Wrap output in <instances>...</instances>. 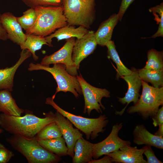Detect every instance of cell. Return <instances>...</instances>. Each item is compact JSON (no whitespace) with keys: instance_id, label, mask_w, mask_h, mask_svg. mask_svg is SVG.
<instances>
[{"instance_id":"52a82bcc","label":"cell","mask_w":163,"mask_h":163,"mask_svg":"<svg viewBox=\"0 0 163 163\" xmlns=\"http://www.w3.org/2000/svg\"><path fill=\"white\" fill-rule=\"evenodd\" d=\"M28 70H43L50 73L55 79L57 87L55 94L52 97L54 99L56 93L59 91L71 92L76 98L82 94L81 88L76 76L70 75L66 71L65 66L62 63L54 64L52 67L44 66L40 63H30Z\"/></svg>"},{"instance_id":"44dd1931","label":"cell","mask_w":163,"mask_h":163,"mask_svg":"<svg viewBox=\"0 0 163 163\" xmlns=\"http://www.w3.org/2000/svg\"><path fill=\"white\" fill-rule=\"evenodd\" d=\"M24 111L17 105L10 91L7 89L0 90V112L8 116L19 117Z\"/></svg>"},{"instance_id":"8d00e7d4","label":"cell","mask_w":163,"mask_h":163,"mask_svg":"<svg viewBox=\"0 0 163 163\" xmlns=\"http://www.w3.org/2000/svg\"><path fill=\"white\" fill-rule=\"evenodd\" d=\"M158 130L154 133V134L160 137H163V125L159 126Z\"/></svg>"},{"instance_id":"4316f807","label":"cell","mask_w":163,"mask_h":163,"mask_svg":"<svg viewBox=\"0 0 163 163\" xmlns=\"http://www.w3.org/2000/svg\"><path fill=\"white\" fill-rule=\"evenodd\" d=\"M62 137L60 129L55 122L43 127L35 136L37 140H47Z\"/></svg>"},{"instance_id":"7402d4cb","label":"cell","mask_w":163,"mask_h":163,"mask_svg":"<svg viewBox=\"0 0 163 163\" xmlns=\"http://www.w3.org/2000/svg\"><path fill=\"white\" fill-rule=\"evenodd\" d=\"M105 46L107 48L108 58L111 59L117 66L116 79L119 80L122 76L130 75L132 71L131 69L127 68L122 62L116 50L114 41L112 40L110 41Z\"/></svg>"},{"instance_id":"ffe728a7","label":"cell","mask_w":163,"mask_h":163,"mask_svg":"<svg viewBox=\"0 0 163 163\" xmlns=\"http://www.w3.org/2000/svg\"><path fill=\"white\" fill-rule=\"evenodd\" d=\"M94 145L83 138L78 139L75 145L72 162L89 163L93 160Z\"/></svg>"},{"instance_id":"5bb4252c","label":"cell","mask_w":163,"mask_h":163,"mask_svg":"<svg viewBox=\"0 0 163 163\" xmlns=\"http://www.w3.org/2000/svg\"><path fill=\"white\" fill-rule=\"evenodd\" d=\"M145 145L140 149L136 147L127 145L119 150L106 155L110 156L112 162L116 163H146L143 158V152L146 149Z\"/></svg>"},{"instance_id":"ba28073f","label":"cell","mask_w":163,"mask_h":163,"mask_svg":"<svg viewBox=\"0 0 163 163\" xmlns=\"http://www.w3.org/2000/svg\"><path fill=\"white\" fill-rule=\"evenodd\" d=\"M81 88L85 101L83 113L89 115L91 111L95 110L98 113H102V109L105 107L101 102L104 97H110V92L107 89L94 87L88 83L80 73L76 76Z\"/></svg>"},{"instance_id":"d4e9b609","label":"cell","mask_w":163,"mask_h":163,"mask_svg":"<svg viewBox=\"0 0 163 163\" xmlns=\"http://www.w3.org/2000/svg\"><path fill=\"white\" fill-rule=\"evenodd\" d=\"M137 70L139 77L142 81L150 83L155 88L163 87V70H156L143 68Z\"/></svg>"},{"instance_id":"7c38bea8","label":"cell","mask_w":163,"mask_h":163,"mask_svg":"<svg viewBox=\"0 0 163 163\" xmlns=\"http://www.w3.org/2000/svg\"><path fill=\"white\" fill-rule=\"evenodd\" d=\"M132 73L129 75L122 76L127 83L128 89L123 97H117L118 101L123 105L126 104V106L120 111H116L115 114L122 116L129 104L133 102L135 104L139 100L140 95V90L142 85V80L139 76L137 69L134 67L131 68Z\"/></svg>"},{"instance_id":"d6a6232c","label":"cell","mask_w":163,"mask_h":163,"mask_svg":"<svg viewBox=\"0 0 163 163\" xmlns=\"http://www.w3.org/2000/svg\"><path fill=\"white\" fill-rule=\"evenodd\" d=\"M134 0H121L119 10L117 13L119 17V21H121L123 16L126 10Z\"/></svg>"},{"instance_id":"4fadbf2b","label":"cell","mask_w":163,"mask_h":163,"mask_svg":"<svg viewBox=\"0 0 163 163\" xmlns=\"http://www.w3.org/2000/svg\"><path fill=\"white\" fill-rule=\"evenodd\" d=\"M53 117L67 145V155L72 158L75 143L78 139L83 138V135L79 129L73 127L72 123L68 119L58 112L53 113Z\"/></svg>"},{"instance_id":"d590c367","label":"cell","mask_w":163,"mask_h":163,"mask_svg":"<svg viewBox=\"0 0 163 163\" xmlns=\"http://www.w3.org/2000/svg\"><path fill=\"white\" fill-rule=\"evenodd\" d=\"M1 14H0V40L5 41L8 39V38L7 34L3 28L1 21Z\"/></svg>"},{"instance_id":"e575fe53","label":"cell","mask_w":163,"mask_h":163,"mask_svg":"<svg viewBox=\"0 0 163 163\" xmlns=\"http://www.w3.org/2000/svg\"><path fill=\"white\" fill-rule=\"evenodd\" d=\"M113 163L111 157L108 155H105L103 158L99 159H93L89 163Z\"/></svg>"},{"instance_id":"484cf974","label":"cell","mask_w":163,"mask_h":163,"mask_svg":"<svg viewBox=\"0 0 163 163\" xmlns=\"http://www.w3.org/2000/svg\"><path fill=\"white\" fill-rule=\"evenodd\" d=\"M147 61L144 68L156 70H163V52L154 49L147 53Z\"/></svg>"},{"instance_id":"83f0119b","label":"cell","mask_w":163,"mask_h":163,"mask_svg":"<svg viewBox=\"0 0 163 163\" xmlns=\"http://www.w3.org/2000/svg\"><path fill=\"white\" fill-rule=\"evenodd\" d=\"M37 17L36 12L34 8H30L23 12L22 16L16 18L22 28L26 31L34 25Z\"/></svg>"},{"instance_id":"f546056e","label":"cell","mask_w":163,"mask_h":163,"mask_svg":"<svg viewBox=\"0 0 163 163\" xmlns=\"http://www.w3.org/2000/svg\"><path fill=\"white\" fill-rule=\"evenodd\" d=\"M27 7L34 8L38 6H60L63 0H21Z\"/></svg>"},{"instance_id":"836d02e7","label":"cell","mask_w":163,"mask_h":163,"mask_svg":"<svg viewBox=\"0 0 163 163\" xmlns=\"http://www.w3.org/2000/svg\"><path fill=\"white\" fill-rule=\"evenodd\" d=\"M152 119L153 120V124L155 127L163 125V106L159 108Z\"/></svg>"},{"instance_id":"d6986e66","label":"cell","mask_w":163,"mask_h":163,"mask_svg":"<svg viewBox=\"0 0 163 163\" xmlns=\"http://www.w3.org/2000/svg\"><path fill=\"white\" fill-rule=\"evenodd\" d=\"M88 31V29L83 26H79L76 28L75 26L67 24L45 37L49 46L53 47L52 39L54 38H56L58 41L71 37H76L78 39L82 37Z\"/></svg>"},{"instance_id":"9a60e30c","label":"cell","mask_w":163,"mask_h":163,"mask_svg":"<svg viewBox=\"0 0 163 163\" xmlns=\"http://www.w3.org/2000/svg\"><path fill=\"white\" fill-rule=\"evenodd\" d=\"M16 17L11 13L6 12L1 14L0 20L7 34L8 39L20 46L25 41L26 35L23 32Z\"/></svg>"},{"instance_id":"8992f818","label":"cell","mask_w":163,"mask_h":163,"mask_svg":"<svg viewBox=\"0 0 163 163\" xmlns=\"http://www.w3.org/2000/svg\"><path fill=\"white\" fill-rule=\"evenodd\" d=\"M51 97H47L46 104L51 106L57 111L68 119L76 127L84 133L86 139L94 140L103 133L109 122L105 115H101L97 118H89L77 116L64 110L54 101Z\"/></svg>"},{"instance_id":"30bf717a","label":"cell","mask_w":163,"mask_h":163,"mask_svg":"<svg viewBox=\"0 0 163 163\" xmlns=\"http://www.w3.org/2000/svg\"><path fill=\"white\" fill-rule=\"evenodd\" d=\"M123 127V123H117L112 126L111 132L108 136L101 142L94 144L93 158L98 159L104 155L119 150L126 145H131L129 140L121 139L118 136L119 132Z\"/></svg>"},{"instance_id":"f1b7e54d","label":"cell","mask_w":163,"mask_h":163,"mask_svg":"<svg viewBox=\"0 0 163 163\" xmlns=\"http://www.w3.org/2000/svg\"><path fill=\"white\" fill-rule=\"evenodd\" d=\"M150 12L152 13L155 17L154 20L158 24V28L157 32L152 36L151 38L163 37V3L151 8L149 9Z\"/></svg>"},{"instance_id":"ac0fdd59","label":"cell","mask_w":163,"mask_h":163,"mask_svg":"<svg viewBox=\"0 0 163 163\" xmlns=\"http://www.w3.org/2000/svg\"><path fill=\"white\" fill-rule=\"evenodd\" d=\"M119 21L117 14H114L101 23L96 31L94 33L98 45L104 46L111 40L113 29Z\"/></svg>"},{"instance_id":"6da1fadb","label":"cell","mask_w":163,"mask_h":163,"mask_svg":"<svg viewBox=\"0 0 163 163\" xmlns=\"http://www.w3.org/2000/svg\"><path fill=\"white\" fill-rule=\"evenodd\" d=\"M23 116H10L0 114V126L6 131L13 134H18L32 138L47 125L55 122L51 111L45 113L44 118L39 117L30 111H26Z\"/></svg>"},{"instance_id":"4dcf8cb0","label":"cell","mask_w":163,"mask_h":163,"mask_svg":"<svg viewBox=\"0 0 163 163\" xmlns=\"http://www.w3.org/2000/svg\"><path fill=\"white\" fill-rule=\"evenodd\" d=\"M13 152L0 143V163H7L13 157Z\"/></svg>"},{"instance_id":"8fae6325","label":"cell","mask_w":163,"mask_h":163,"mask_svg":"<svg viewBox=\"0 0 163 163\" xmlns=\"http://www.w3.org/2000/svg\"><path fill=\"white\" fill-rule=\"evenodd\" d=\"M94 31L89 30L82 37L75 40L73 47L72 59L77 69L80 62L88 56L93 53L97 45Z\"/></svg>"},{"instance_id":"2e32d148","label":"cell","mask_w":163,"mask_h":163,"mask_svg":"<svg viewBox=\"0 0 163 163\" xmlns=\"http://www.w3.org/2000/svg\"><path fill=\"white\" fill-rule=\"evenodd\" d=\"M133 134V142L138 145H145L159 149H163V137L152 134L142 124L136 125Z\"/></svg>"},{"instance_id":"1f68e13d","label":"cell","mask_w":163,"mask_h":163,"mask_svg":"<svg viewBox=\"0 0 163 163\" xmlns=\"http://www.w3.org/2000/svg\"><path fill=\"white\" fill-rule=\"evenodd\" d=\"M146 149L143 152L144 154L147 158L146 163H162L155 156L151 146L146 145Z\"/></svg>"},{"instance_id":"277c9868","label":"cell","mask_w":163,"mask_h":163,"mask_svg":"<svg viewBox=\"0 0 163 163\" xmlns=\"http://www.w3.org/2000/svg\"><path fill=\"white\" fill-rule=\"evenodd\" d=\"M96 0H63L64 14L68 24L88 29L96 18Z\"/></svg>"},{"instance_id":"e0dca14e","label":"cell","mask_w":163,"mask_h":163,"mask_svg":"<svg viewBox=\"0 0 163 163\" xmlns=\"http://www.w3.org/2000/svg\"><path fill=\"white\" fill-rule=\"evenodd\" d=\"M31 55L29 50L22 49L19 59L14 66L0 69V90L7 89L10 91H12L14 76L16 70L21 64Z\"/></svg>"},{"instance_id":"603a6c76","label":"cell","mask_w":163,"mask_h":163,"mask_svg":"<svg viewBox=\"0 0 163 163\" xmlns=\"http://www.w3.org/2000/svg\"><path fill=\"white\" fill-rule=\"evenodd\" d=\"M40 145L48 151L58 156L67 155L68 149L62 137L47 140H37Z\"/></svg>"},{"instance_id":"7a4b0ae2","label":"cell","mask_w":163,"mask_h":163,"mask_svg":"<svg viewBox=\"0 0 163 163\" xmlns=\"http://www.w3.org/2000/svg\"><path fill=\"white\" fill-rule=\"evenodd\" d=\"M34 9L37 13V19L34 25L25 31L26 34L46 37L68 24L62 5L38 6Z\"/></svg>"},{"instance_id":"74e56055","label":"cell","mask_w":163,"mask_h":163,"mask_svg":"<svg viewBox=\"0 0 163 163\" xmlns=\"http://www.w3.org/2000/svg\"><path fill=\"white\" fill-rule=\"evenodd\" d=\"M3 130L2 129L0 128V134L2 132Z\"/></svg>"},{"instance_id":"cb8c5ba5","label":"cell","mask_w":163,"mask_h":163,"mask_svg":"<svg viewBox=\"0 0 163 163\" xmlns=\"http://www.w3.org/2000/svg\"><path fill=\"white\" fill-rule=\"evenodd\" d=\"M25 42L20 45L21 48L29 50L31 53L34 59H38L39 57L35 54L36 51L40 50L44 45L49 46L45 37L33 34H26Z\"/></svg>"},{"instance_id":"3957f363","label":"cell","mask_w":163,"mask_h":163,"mask_svg":"<svg viewBox=\"0 0 163 163\" xmlns=\"http://www.w3.org/2000/svg\"><path fill=\"white\" fill-rule=\"evenodd\" d=\"M6 140L13 149L25 157L29 163H56L61 160L60 157L42 146L35 137L29 138L13 134Z\"/></svg>"},{"instance_id":"9c48e42d","label":"cell","mask_w":163,"mask_h":163,"mask_svg":"<svg viewBox=\"0 0 163 163\" xmlns=\"http://www.w3.org/2000/svg\"><path fill=\"white\" fill-rule=\"evenodd\" d=\"M75 40V37L66 39V43L61 49L50 55L45 56L40 64L47 66H49L51 64H64L67 72L70 75L76 76L78 75V69L72 59V50Z\"/></svg>"},{"instance_id":"5b68a950","label":"cell","mask_w":163,"mask_h":163,"mask_svg":"<svg viewBox=\"0 0 163 163\" xmlns=\"http://www.w3.org/2000/svg\"><path fill=\"white\" fill-rule=\"evenodd\" d=\"M142 90L139 100L135 105L129 107V114L137 113L143 120L152 118L159 107L163 105V87L156 88L142 80Z\"/></svg>"}]
</instances>
